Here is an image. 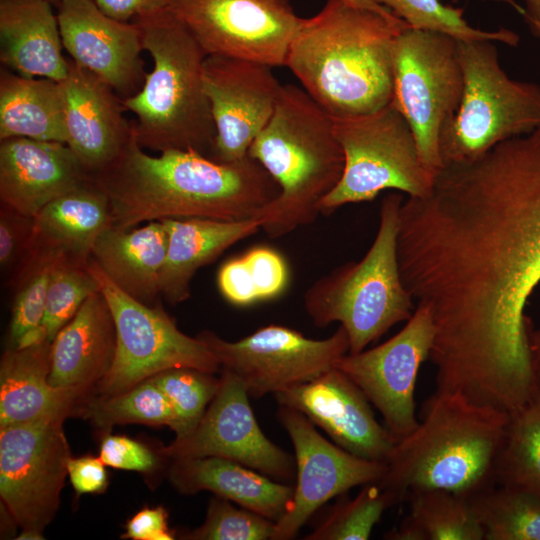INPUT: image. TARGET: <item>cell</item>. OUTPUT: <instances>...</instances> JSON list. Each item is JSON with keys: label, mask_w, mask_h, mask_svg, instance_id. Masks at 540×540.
Masks as SVG:
<instances>
[{"label": "cell", "mask_w": 540, "mask_h": 540, "mask_svg": "<svg viewBox=\"0 0 540 540\" xmlns=\"http://www.w3.org/2000/svg\"><path fill=\"white\" fill-rule=\"evenodd\" d=\"M448 249L467 298L511 325L540 282V126L493 147L462 172Z\"/></svg>", "instance_id": "1"}, {"label": "cell", "mask_w": 540, "mask_h": 540, "mask_svg": "<svg viewBox=\"0 0 540 540\" xmlns=\"http://www.w3.org/2000/svg\"><path fill=\"white\" fill-rule=\"evenodd\" d=\"M92 177L108 197L112 226L124 229L163 219L246 220L279 194L249 155L230 163L190 150L152 156L134 133L119 158Z\"/></svg>", "instance_id": "2"}, {"label": "cell", "mask_w": 540, "mask_h": 540, "mask_svg": "<svg viewBox=\"0 0 540 540\" xmlns=\"http://www.w3.org/2000/svg\"><path fill=\"white\" fill-rule=\"evenodd\" d=\"M408 27L347 0H327L302 18L285 66L332 117L370 113L392 100L393 42Z\"/></svg>", "instance_id": "3"}, {"label": "cell", "mask_w": 540, "mask_h": 540, "mask_svg": "<svg viewBox=\"0 0 540 540\" xmlns=\"http://www.w3.org/2000/svg\"><path fill=\"white\" fill-rule=\"evenodd\" d=\"M422 412L417 427L395 443L380 485L399 502L418 490L442 489L470 498L495 485L510 414L438 390Z\"/></svg>", "instance_id": "4"}, {"label": "cell", "mask_w": 540, "mask_h": 540, "mask_svg": "<svg viewBox=\"0 0 540 540\" xmlns=\"http://www.w3.org/2000/svg\"><path fill=\"white\" fill-rule=\"evenodd\" d=\"M248 155L279 186V194L255 215L270 238L316 220L319 204L339 183L344 153L333 120L304 89L282 85L272 117Z\"/></svg>", "instance_id": "5"}, {"label": "cell", "mask_w": 540, "mask_h": 540, "mask_svg": "<svg viewBox=\"0 0 540 540\" xmlns=\"http://www.w3.org/2000/svg\"><path fill=\"white\" fill-rule=\"evenodd\" d=\"M132 22L154 64L141 89L122 100L125 111L135 115L137 142L159 153L190 150L210 158L216 128L203 85L206 53L167 7Z\"/></svg>", "instance_id": "6"}, {"label": "cell", "mask_w": 540, "mask_h": 540, "mask_svg": "<svg viewBox=\"0 0 540 540\" xmlns=\"http://www.w3.org/2000/svg\"><path fill=\"white\" fill-rule=\"evenodd\" d=\"M399 193L381 202L377 234L357 262H348L316 280L304 294V308L317 327L338 322L349 352L359 353L397 323L408 321L414 300L405 288L397 257Z\"/></svg>", "instance_id": "7"}, {"label": "cell", "mask_w": 540, "mask_h": 540, "mask_svg": "<svg viewBox=\"0 0 540 540\" xmlns=\"http://www.w3.org/2000/svg\"><path fill=\"white\" fill-rule=\"evenodd\" d=\"M495 44L458 40L463 93L457 112L440 132L443 168L473 162L540 126V85L510 78Z\"/></svg>", "instance_id": "8"}, {"label": "cell", "mask_w": 540, "mask_h": 540, "mask_svg": "<svg viewBox=\"0 0 540 540\" xmlns=\"http://www.w3.org/2000/svg\"><path fill=\"white\" fill-rule=\"evenodd\" d=\"M332 120L344 153V170L337 186L321 200L320 214L371 201L384 190L408 197H424L431 191L435 176L422 164L412 129L391 102L370 113Z\"/></svg>", "instance_id": "9"}, {"label": "cell", "mask_w": 540, "mask_h": 540, "mask_svg": "<svg viewBox=\"0 0 540 540\" xmlns=\"http://www.w3.org/2000/svg\"><path fill=\"white\" fill-rule=\"evenodd\" d=\"M392 72L391 103L410 125L422 164L436 177L443 169L440 132L457 112L463 93L458 40L408 27L394 39Z\"/></svg>", "instance_id": "10"}, {"label": "cell", "mask_w": 540, "mask_h": 540, "mask_svg": "<svg viewBox=\"0 0 540 540\" xmlns=\"http://www.w3.org/2000/svg\"><path fill=\"white\" fill-rule=\"evenodd\" d=\"M98 281L116 328L112 366L92 392L111 396L174 368L216 373L221 368L206 345L178 329L159 305L143 303L120 289L91 258L87 264Z\"/></svg>", "instance_id": "11"}, {"label": "cell", "mask_w": 540, "mask_h": 540, "mask_svg": "<svg viewBox=\"0 0 540 540\" xmlns=\"http://www.w3.org/2000/svg\"><path fill=\"white\" fill-rule=\"evenodd\" d=\"M196 337L211 351L221 370L238 377L253 398L309 382L335 367L349 352L342 326L321 340L281 325L261 327L237 341H227L210 330Z\"/></svg>", "instance_id": "12"}, {"label": "cell", "mask_w": 540, "mask_h": 540, "mask_svg": "<svg viewBox=\"0 0 540 540\" xmlns=\"http://www.w3.org/2000/svg\"><path fill=\"white\" fill-rule=\"evenodd\" d=\"M63 421L0 427V496L22 531L42 534L58 510L71 457Z\"/></svg>", "instance_id": "13"}, {"label": "cell", "mask_w": 540, "mask_h": 540, "mask_svg": "<svg viewBox=\"0 0 540 540\" xmlns=\"http://www.w3.org/2000/svg\"><path fill=\"white\" fill-rule=\"evenodd\" d=\"M207 56L285 66L302 18L288 0H169Z\"/></svg>", "instance_id": "14"}, {"label": "cell", "mask_w": 540, "mask_h": 540, "mask_svg": "<svg viewBox=\"0 0 540 540\" xmlns=\"http://www.w3.org/2000/svg\"><path fill=\"white\" fill-rule=\"evenodd\" d=\"M434 325L429 309L417 304L406 325L384 343L359 353H347L335 367L364 393L384 420L395 442L418 425L415 387L419 369L429 358Z\"/></svg>", "instance_id": "15"}, {"label": "cell", "mask_w": 540, "mask_h": 540, "mask_svg": "<svg viewBox=\"0 0 540 540\" xmlns=\"http://www.w3.org/2000/svg\"><path fill=\"white\" fill-rule=\"evenodd\" d=\"M277 418L295 452L296 483L289 508L272 540H290L328 501L350 489L380 482L387 465L358 457L325 439L299 411L279 406Z\"/></svg>", "instance_id": "16"}, {"label": "cell", "mask_w": 540, "mask_h": 540, "mask_svg": "<svg viewBox=\"0 0 540 540\" xmlns=\"http://www.w3.org/2000/svg\"><path fill=\"white\" fill-rule=\"evenodd\" d=\"M243 382L222 370L220 385L197 426L160 449L172 459L220 457L252 468L277 481L296 476L295 459L261 430Z\"/></svg>", "instance_id": "17"}, {"label": "cell", "mask_w": 540, "mask_h": 540, "mask_svg": "<svg viewBox=\"0 0 540 540\" xmlns=\"http://www.w3.org/2000/svg\"><path fill=\"white\" fill-rule=\"evenodd\" d=\"M203 85L216 128L210 159L230 163L245 158L253 140L272 117L281 92L282 85L272 67L206 56Z\"/></svg>", "instance_id": "18"}, {"label": "cell", "mask_w": 540, "mask_h": 540, "mask_svg": "<svg viewBox=\"0 0 540 540\" xmlns=\"http://www.w3.org/2000/svg\"><path fill=\"white\" fill-rule=\"evenodd\" d=\"M56 5L62 45L71 60L102 79L122 100L135 95L147 74L137 25L108 17L94 0H57Z\"/></svg>", "instance_id": "19"}, {"label": "cell", "mask_w": 540, "mask_h": 540, "mask_svg": "<svg viewBox=\"0 0 540 540\" xmlns=\"http://www.w3.org/2000/svg\"><path fill=\"white\" fill-rule=\"evenodd\" d=\"M274 397L279 406L299 411L335 444L358 457L386 463L396 443L376 420L364 393L336 367Z\"/></svg>", "instance_id": "20"}, {"label": "cell", "mask_w": 540, "mask_h": 540, "mask_svg": "<svg viewBox=\"0 0 540 540\" xmlns=\"http://www.w3.org/2000/svg\"><path fill=\"white\" fill-rule=\"evenodd\" d=\"M60 86L66 144L87 173L96 175L119 158L132 137V123L124 117L122 99L115 91L72 60Z\"/></svg>", "instance_id": "21"}, {"label": "cell", "mask_w": 540, "mask_h": 540, "mask_svg": "<svg viewBox=\"0 0 540 540\" xmlns=\"http://www.w3.org/2000/svg\"><path fill=\"white\" fill-rule=\"evenodd\" d=\"M91 175L65 143L13 137L0 143V201L34 217Z\"/></svg>", "instance_id": "22"}, {"label": "cell", "mask_w": 540, "mask_h": 540, "mask_svg": "<svg viewBox=\"0 0 540 540\" xmlns=\"http://www.w3.org/2000/svg\"><path fill=\"white\" fill-rule=\"evenodd\" d=\"M51 344L43 341L8 348L0 362V427L47 419H62L78 412L89 394L62 389L49 382Z\"/></svg>", "instance_id": "23"}, {"label": "cell", "mask_w": 540, "mask_h": 540, "mask_svg": "<svg viewBox=\"0 0 540 540\" xmlns=\"http://www.w3.org/2000/svg\"><path fill=\"white\" fill-rule=\"evenodd\" d=\"M116 328L109 305L98 291L89 296L51 344L49 382L91 394L110 370Z\"/></svg>", "instance_id": "24"}, {"label": "cell", "mask_w": 540, "mask_h": 540, "mask_svg": "<svg viewBox=\"0 0 540 540\" xmlns=\"http://www.w3.org/2000/svg\"><path fill=\"white\" fill-rule=\"evenodd\" d=\"M33 218L29 251L56 254L81 266H87L96 240L112 226L108 197L92 176L48 203Z\"/></svg>", "instance_id": "25"}, {"label": "cell", "mask_w": 540, "mask_h": 540, "mask_svg": "<svg viewBox=\"0 0 540 540\" xmlns=\"http://www.w3.org/2000/svg\"><path fill=\"white\" fill-rule=\"evenodd\" d=\"M48 0H0V60L14 73L60 82L69 71Z\"/></svg>", "instance_id": "26"}, {"label": "cell", "mask_w": 540, "mask_h": 540, "mask_svg": "<svg viewBox=\"0 0 540 540\" xmlns=\"http://www.w3.org/2000/svg\"><path fill=\"white\" fill-rule=\"evenodd\" d=\"M173 486L183 494L210 491L275 523L286 513L294 486L220 457L173 459Z\"/></svg>", "instance_id": "27"}, {"label": "cell", "mask_w": 540, "mask_h": 540, "mask_svg": "<svg viewBox=\"0 0 540 540\" xmlns=\"http://www.w3.org/2000/svg\"><path fill=\"white\" fill-rule=\"evenodd\" d=\"M167 252L161 274L160 291L170 305L191 296V281L203 266L213 262L235 243L255 234L259 221H221L205 218L163 219Z\"/></svg>", "instance_id": "28"}, {"label": "cell", "mask_w": 540, "mask_h": 540, "mask_svg": "<svg viewBox=\"0 0 540 540\" xmlns=\"http://www.w3.org/2000/svg\"><path fill=\"white\" fill-rule=\"evenodd\" d=\"M167 244L162 221H151L136 229L110 226L96 240L91 258L120 289L154 305L161 295Z\"/></svg>", "instance_id": "29"}, {"label": "cell", "mask_w": 540, "mask_h": 540, "mask_svg": "<svg viewBox=\"0 0 540 540\" xmlns=\"http://www.w3.org/2000/svg\"><path fill=\"white\" fill-rule=\"evenodd\" d=\"M26 137L67 142L60 82L0 73V140Z\"/></svg>", "instance_id": "30"}, {"label": "cell", "mask_w": 540, "mask_h": 540, "mask_svg": "<svg viewBox=\"0 0 540 540\" xmlns=\"http://www.w3.org/2000/svg\"><path fill=\"white\" fill-rule=\"evenodd\" d=\"M409 514L384 535L388 540H484L466 496L442 489L411 492Z\"/></svg>", "instance_id": "31"}, {"label": "cell", "mask_w": 540, "mask_h": 540, "mask_svg": "<svg viewBox=\"0 0 540 540\" xmlns=\"http://www.w3.org/2000/svg\"><path fill=\"white\" fill-rule=\"evenodd\" d=\"M495 485L526 492L540 500V398L510 414L498 456Z\"/></svg>", "instance_id": "32"}, {"label": "cell", "mask_w": 540, "mask_h": 540, "mask_svg": "<svg viewBox=\"0 0 540 540\" xmlns=\"http://www.w3.org/2000/svg\"><path fill=\"white\" fill-rule=\"evenodd\" d=\"M484 540H540V500L493 485L469 498Z\"/></svg>", "instance_id": "33"}, {"label": "cell", "mask_w": 540, "mask_h": 540, "mask_svg": "<svg viewBox=\"0 0 540 540\" xmlns=\"http://www.w3.org/2000/svg\"><path fill=\"white\" fill-rule=\"evenodd\" d=\"M79 414L101 429L133 423L165 425L174 432L178 427L172 405L150 378L122 393L87 399Z\"/></svg>", "instance_id": "34"}, {"label": "cell", "mask_w": 540, "mask_h": 540, "mask_svg": "<svg viewBox=\"0 0 540 540\" xmlns=\"http://www.w3.org/2000/svg\"><path fill=\"white\" fill-rule=\"evenodd\" d=\"M398 502L379 482L365 484L353 498L340 495L304 539L367 540L384 512Z\"/></svg>", "instance_id": "35"}, {"label": "cell", "mask_w": 540, "mask_h": 540, "mask_svg": "<svg viewBox=\"0 0 540 540\" xmlns=\"http://www.w3.org/2000/svg\"><path fill=\"white\" fill-rule=\"evenodd\" d=\"M63 260L52 253L29 251L9 277L13 300L8 348H16L28 332L40 326L52 273Z\"/></svg>", "instance_id": "36"}, {"label": "cell", "mask_w": 540, "mask_h": 540, "mask_svg": "<svg viewBox=\"0 0 540 540\" xmlns=\"http://www.w3.org/2000/svg\"><path fill=\"white\" fill-rule=\"evenodd\" d=\"M389 9L411 28L448 34L460 41L491 40L516 47L519 35L509 29L482 30L471 26L464 18V9L441 0H372Z\"/></svg>", "instance_id": "37"}, {"label": "cell", "mask_w": 540, "mask_h": 540, "mask_svg": "<svg viewBox=\"0 0 540 540\" xmlns=\"http://www.w3.org/2000/svg\"><path fill=\"white\" fill-rule=\"evenodd\" d=\"M165 394L177 417L176 438L197 426L220 385L214 373L194 368H174L150 378Z\"/></svg>", "instance_id": "38"}, {"label": "cell", "mask_w": 540, "mask_h": 540, "mask_svg": "<svg viewBox=\"0 0 540 540\" xmlns=\"http://www.w3.org/2000/svg\"><path fill=\"white\" fill-rule=\"evenodd\" d=\"M98 291V281L87 266L61 261L52 273L43 319L38 327L42 338L52 342L86 299Z\"/></svg>", "instance_id": "39"}, {"label": "cell", "mask_w": 540, "mask_h": 540, "mask_svg": "<svg viewBox=\"0 0 540 540\" xmlns=\"http://www.w3.org/2000/svg\"><path fill=\"white\" fill-rule=\"evenodd\" d=\"M216 496L209 502L205 520L182 538L189 540H272L275 522Z\"/></svg>", "instance_id": "40"}, {"label": "cell", "mask_w": 540, "mask_h": 540, "mask_svg": "<svg viewBox=\"0 0 540 540\" xmlns=\"http://www.w3.org/2000/svg\"><path fill=\"white\" fill-rule=\"evenodd\" d=\"M34 218L1 204L0 266L9 277L28 254L33 237Z\"/></svg>", "instance_id": "41"}, {"label": "cell", "mask_w": 540, "mask_h": 540, "mask_svg": "<svg viewBox=\"0 0 540 540\" xmlns=\"http://www.w3.org/2000/svg\"><path fill=\"white\" fill-rule=\"evenodd\" d=\"M251 271L260 301L278 297L289 280V270L283 256L267 246L251 248L243 254Z\"/></svg>", "instance_id": "42"}, {"label": "cell", "mask_w": 540, "mask_h": 540, "mask_svg": "<svg viewBox=\"0 0 540 540\" xmlns=\"http://www.w3.org/2000/svg\"><path fill=\"white\" fill-rule=\"evenodd\" d=\"M99 458L109 467L148 473L157 458L144 444L122 435H107L100 445Z\"/></svg>", "instance_id": "43"}, {"label": "cell", "mask_w": 540, "mask_h": 540, "mask_svg": "<svg viewBox=\"0 0 540 540\" xmlns=\"http://www.w3.org/2000/svg\"><path fill=\"white\" fill-rule=\"evenodd\" d=\"M217 284L221 295L233 305L248 306L260 301L243 255L228 260L220 267Z\"/></svg>", "instance_id": "44"}, {"label": "cell", "mask_w": 540, "mask_h": 540, "mask_svg": "<svg viewBox=\"0 0 540 540\" xmlns=\"http://www.w3.org/2000/svg\"><path fill=\"white\" fill-rule=\"evenodd\" d=\"M105 464L98 457L84 455L70 457L67 471L70 482L78 495L101 493L108 485V475Z\"/></svg>", "instance_id": "45"}, {"label": "cell", "mask_w": 540, "mask_h": 540, "mask_svg": "<svg viewBox=\"0 0 540 540\" xmlns=\"http://www.w3.org/2000/svg\"><path fill=\"white\" fill-rule=\"evenodd\" d=\"M123 538L133 540H172L174 533L167 524V512L162 506L144 508L126 523Z\"/></svg>", "instance_id": "46"}, {"label": "cell", "mask_w": 540, "mask_h": 540, "mask_svg": "<svg viewBox=\"0 0 540 540\" xmlns=\"http://www.w3.org/2000/svg\"><path fill=\"white\" fill-rule=\"evenodd\" d=\"M99 10L108 17L128 22L167 7L169 0H94Z\"/></svg>", "instance_id": "47"}, {"label": "cell", "mask_w": 540, "mask_h": 540, "mask_svg": "<svg viewBox=\"0 0 540 540\" xmlns=\"http://www.w3.org/2000/svg\"><path fill=\"white\" fill-rule=\"evenodd\" d=\"M529 348L536 397L540 398V327L531 330Z\"/></svg>", "instance_id": "48"}, {"label": "cell", "mask_w": 540, "mask_h": 540, "mask_svg": "<svg viewBox=\"0 0 540 540\" xmlns=\"http://www.w3.org/2000/svg\"><path fill=\"white\" fill-rule=\"evenodd\" d=\"M524 15L522 16L534 37L540 39V0H522Z\"/></svg>", "instance_id": "49"}, {"label": "cell", "mask_w": 540, "mask_h": 540, "mask_svg": "<svg viewBox=\"0 0 540 540\" xmlns=\"http://www.w3.org/2000/svg\"><path fill=\"white\" fill-rule=\"evenodd\" d=\"M347 1L352 3L355 6L374 11L390 19L399 18L396 15H394L389 9L374 3L372 0H347Z\"/></svg>", "instance_id": "50"}, {"label": "cell", "mask_w": 540, "mask_h": 540, "mask_svg": "<svg viewBox=\"0 0 540 540\" xmlns=\"http://www.w3.org/2000/svg\"><path fill=\"white\" fill-rule=\"evenodd\" d=\"M492 2L503 3L513 8L521 17L524 15V8L516 0H486Z\"/></svg>", "instance_id": "51"}, {"label": "cell", "mask_w": 540, "mask_h": 540, "mask_svg": "<svg viewBox=\"0 0 540 540\" xmlns=\"http://www.w3.org/2000/svg\"><path fill=\"white\" fill-rule=\"evenodd\" d=\"M17 539H43L42 534L30 532V531H22V533L19 535Z\"/></svg>", "instance_id": "52"}, {"label": "cell", "mask_w": 540, "mask_h": 540, "mask_svg": "<svg viewBox=\"0 0 540 540\" xmlns=\"http://www.w3.org/2000/svg\"><path fill=\"white\" fill-rule=\"evenodd\" d=\"M48 1H50L51 3H56L57 2V0H48Z\"/></svg>", "instance_id": "53"}]
</instances>
